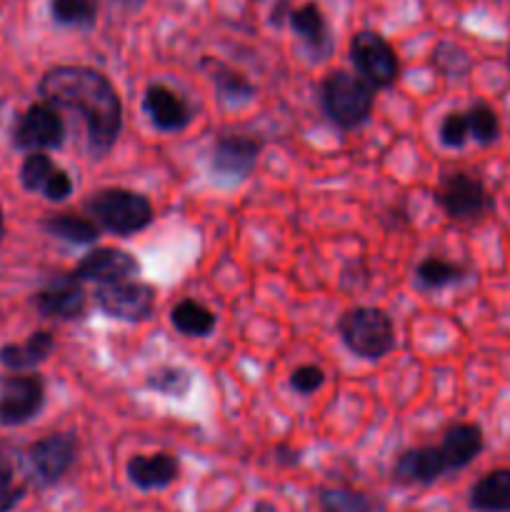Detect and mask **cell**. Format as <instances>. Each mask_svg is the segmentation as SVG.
Here are the masks:
<instances>
[{
	"instance_id": "obj_1",
	"label": "cell",
	"mask_w": 510,
	"mask_h": 512,
	"mask_svg": "<svg viewBox=\"0 0 510 512\" xmlns=\"http://www.w3.org/2000/svg\"><path fill=\"white\" fill-rule=\"evenodd\" d=\"M40 98L55 110H78L85 120L88 153L93 160L105 158L118 143L123 130V103L113 83L88 65H58L40 80Z\"/></svg>"
},
{
	"instance_id": "obj_2",
	"label": "cell",
	"mask_w": 510,
	"mask_h": 512,
	"mask_svg": "<svg viewBox=\"0 0 510 512\" xmlns=\"http://www.w3.org/2000/svg\"><path fill=\"white\" fill-rule=\"evenodd\" d=\"M85 208H88L95 225H100L108 233L120 235V238L140 233L155 218L153 203L145 195L125 188L98 190V193L90 195Z\"/></svg>"
},
{
	"instance_id": "obj_3",
	"label": "cell",
	"mask_w": 510,
	"mask_h": 512,
	"mask_svg": "<svg viewBox=\"0 0 510 512\" xmlns=\"http://www.w3.org/2000/svg\"><path fill=\"white\" fill-rule=\"evenodd\" d=\"M338 333L350 353L363 360H380L395 348L393 320L380 308H350L340 318Z\"/></svg>"
},
{
	"instance_id": "obj_4",
	"label": "cell",
	"mask_w": 510,
	"mask_h": 512,
	"mask_svg": "<svg viewBox=\"0 0 510 512\" xmlns=\"http://www.w3.org/2000/svg\"><path fill=\"white\" fill-rule=\"evenodd\" d=\"M375 105V88L360 75L335 70L323 80V108L335 125L353 130L370 118Z\"/></svg>"
},
{
	"instance_id": "obj_5",
	"label": "cell",
	"mask_w": 510,
	"mask_h": 512,
	"mask_svg": "<svg viewBox=\"0 0 510 512\" xmlns=\"http://www.w3.org/2000/svg\"><path fill=\"white\" fill-rule=\"evenodd\" d=\"M350 60L358 68L360 78L373 88H390L398 80V55L383 35L373 30H360L350 40Z\"/></svg>"
},
{
	"instance_id": "obj_6",
	"label": "cell",
	"mask_w": 510,
	"mask_h": 512,
	"mask_svg": "<svg viewBox=\"0 0 510 512\" xmlns=\"http://www.w3.org/2000/svg\"><path fill=\"white\" fill-rule=\"evenodd\" d=\"M95 305L108 318L125 320V323H143L155 310V290L140 280L100 285L95 290Z\"/></svg>"
},
{
	"instance_id": "obj_7",
	"label": "cell",
	"mask_w": 510,
	"mask_h": 512,
	"mask_svg": "<svg viewBox=\"0 0 510 512\" xmlns=\"http://www.w3.org/2000/svg\"><path fill=\"white\" fill-rule=\"evenodd\" d=\"M435 200L453 220H478L490 210V198L483 183L468 173L445 175L435 190Z\"/></svg>"
},
{
	"instance_id": "obj_8",
	"label": "cell",
	"mask_w": 510,
	"mask_h": 512,
	"mask_svg": "<svg viewBox=\"0 0 510 512\" xmlns=\"http://www.w3.org/2000/svg\"><path fill=\"white\" fill-rule=\"evenodd\" d=\"M263 140L253 135H220L210 150V173L218 180H245L253 175Z\"/></svg>"
},
{
	"instance_id": "obj_9",
	"label": "cell",
	"mask_w": 510,
	"mask_h": 512,
	"mask_svg": "<svg viewBox=\"0 0 510 512\" xmlns=\"http://www.w3.org/2000/svg\"><path fill=\"white\" fill-rule=\"evenodd\" d=\"M65 123L58 110L48 103H35L18 118L13 130V143L23 150L43 153L63 145Z\"/></svg>"
},
{
	"instance_id": "obj_10",
	"label": "cell",
	"mask_w": 510,
	"mask_h": 512,
	"mask_svg": "<svg viewBox=\"0 0 510 512\" xmlns=\"http://www.w3.org/2000/svg\"><path fill=\"white\" fill-rule=\"evenodd\" d=\"M45 385L38 375L0 380V425H23L43 410Z\"/></svg>"
},
{
	"instance_id": "obj_11",
	"label": "cell",
	"mask_w": 510,
	"mask_h": 512,
	"mask_svg": "<svg viewBox=\"0 0 510 512\" xmlns=\"http://www.w3.org/2000/svg\"><path fill=\"white\" fill-rule=\"evenodd\" d=\"M78 450L75 435L55 433L28 448V465L40 485H55L70 470Z\"/></svg>"
},
{
	"instance_id": "obj_12",
	"label": "cell",
	"mask_w": 510,
	"mask_h": 512,
	"mask_svg": "<svg viewBox=\"0 0 510 512\" xmlns=\"http://www.w3.org/2000/svg\"><path fill=\"white\" fill-rule=\"evenodd\" d=\"M140 273V263L120 248H95L85 255L73 270V278L80 283H123V280H133Z\"/></svg>"
},
{
	"instance_id": "obj_13",
	"label": "cell",
	"mask_w": 510,
	"mask_h": 512,
	"mask_svg": "<svg viewBox=\"0 0 510 512\" xmlns=\"http://www.w3.org/2000/svg\"><path fill=\"white\" fill-rule=\"evenodd\" d=\"M143 108L148 113L150 123L160 130V133H180L193 123V105L188 100L180 98L165 85L153 83L148 85L143 95Z\"/></svg>"
},
{
	"instance_id": "obj_14",
	"label": "cell",
	"mask_w": 510,
	"mask_h": 512,
	"mask_svg": "<svg viewBox=\"0 0 510 512\" xmlns=\"http://www.w3.org/2000/svg\"><path fill=\"white\" fill-rule=\"evenodd\" d=\"M20 183L30 193H43L48 200H65L73 193V180L45 153H30L20 168Z\"/></svg>"
},
{
	"instance_id": "obj_15",
	"label": "cell",
	"mask_w": 510,
	"mask_h": 512,
	"mask_svg": "<svg viewBox=\"0 0 510 512\" xmlns=\"http://www.w3.org/2000/svg\"><path fill=\"white\" fill-rule=\"evenodd\" d=\"M35 308H38L45 318L78 320L85 310L83 283L75 280L73 275L53 278L38 295H35Z\"/></svg>"
},
{
	"instance_id": "obj_16",
	"label": "cell",
	"mask_w": 510,
	"mask_h": 512,
	"mask_svg": "<svg viewBox=\"0 0 510 512\" xmlns=\"http://www.w3.org/2000/svg\"><path fill=\"white\" fill-rule=\"evenodd\" d=\"M180 463L170 453L155 455H133L128 460V478L140 490H160L168 488L178 478Z\"/></svg>"
},
{
	"instance_id": "obj_17",
	"label": "cell",
	"mask_w": 510,
	"mask_h": 512,
	"mask_svg": "<svg viewBox=\"0 0 510 512\" xmlns=\"http://www.w3.org/2000/svg\"><path fill=\"white\" fill-rule=\"evenodd\" d=\"M290 28L303 38L315 60H323L333 53V38H330L328 20L323 10L315 3H305L290 13Z\"/></svg>"
},
{
	"instance_id": "obj_18",
	"label": "cell",
	"mask_w": 510,
	"mask_h": 512,
	"mask_svg": "<svg viewBox=\"0 0 510 512\" xmlns=\"http://www.w3.org/2000/svg\"><path fill=\"white\" fill-rule=\"evenodd\" d=\"M445 460L440 455V448L425 445V448L405 450L393 468V478L398 483H420L428 485L438 480L445 473Z\"/></svg>"
},
{
	"instance_id": "obj_19",
	"label": "cell",
	"mask_w": 510,
	"mask_h": 512,
	"mask_svg": "<svg viewBox=\"0 0 510 512\" xmlns=\"http://www.w3.org/2000/svg\"><path fill=\"white\" fill-rule=\"evenodd\" d=\"M480 450H483V433H480L478 425L470 423L453 425L440 443V455H443L448 470L465 468L478 458Z\"/></svg>"
},
{
	"instance_id": "obj_20",
	"label": "cell",
	"mask_w": 510,
	"mask_h": 512,
	"mask_svg": "<svg viewBox=\"0 0 510 512\" xmlns=\"http://www.w3.org/2000/svg\"><path fill=\"white\" fill-rule=\"evenodd\" d=\"M200 70L210 78V83L215 85L218 95L223 100H230V103H243V100H250L255 95V85L245 78L243 73H238L235 68H230L228 63L218 58H203L200 63Z\"/></svg>"
},
{
	"instance_id": "obj_21",
	"label": "cell",
	"mask_w": 510,
	"mask_h": 512,
	"mask_svg": "<svg viewBox=\"0 0 510 512\" xmlns=\"http://www.w3.org/2000/svg\"><path fill=\"white\" fill-rule=\"evenodd\" d=\"M470 505L480 512H510V470H493L470 490Z\"/></svg>"
},
{
	"instance_id": "obj_22",
	"label": "cell",
	"mask_w": 510,
	"mask_h": 512,
	"mask_svg": "<svg viewBox=\"0 0 510 512\" xmlns=\"http://www.w3.org/2000/svg\"><path fill=\"white\" fill-rule=\"evenodd\" d=\"M53 348H55L53 335L40 330V333L30 335L25 343L5 345V348L0 350V363L10 370H28V368H35V365H40L43 360H48V355L53 353Z\"/></svg>"
},
{
	"instance_id": "obj_23",
	"label": "cell",
	"mask_w": 510,
	"mask_h": 512,
	"mask_svg": "<svg viewBox=\"0 0 510 512\" xmlns=\"http://www.w3.org/2000/svg\"><path fill=\"white\" fill-rule=\"evenodd\" d=\"M170 323L180 335L188 338H205L215 330V315L198 300H180L170 310Z\"/></svg>"
},
{
	"instance_id": "obj_24",
	"label": "cell",
	"mask_w": 510,
	"mask_h": 512,
	"mask_svg": "<svg viewBox=\"0 0 510 512\" xmlns=\"http://www.w3.org/2000/svg\"><path fill=\"white\" fill-rule=\"evenodd\" d=\"M45 233H50L53 238L65 240V243L73 245H90L98 240L100 228L93 223L90 218H83V215H73V213H60V215H50L48 220L43 223Z\"/></svg>"
},
{
	"instance_id": "obj_25",
	"label": "cell",
	"mask_w": 510,
	"mask_h": 512,
	"mask_svg": "<svg viewBox=\"0 0 510 512\" xmlns=\"http://www.w3.org/2000/svg\"><path fill=\"white\" fill-rule=\"evenodd\" d=\"M50 15L60 25L90 30L98 20V0H50Z\"/></svg>"
},
{
	"instance_id": "obj_26",
	"label": "cell",
	"mask_w": 510,
	"mask_h": 512,
	"mask_svg": "<svg viewBox=\"0 0 510 512\" xmlns=\"http://www.w3.org/2000/svg\"><path fill=\"white\" fill-rule=\"evenodd\" d=\"M415 275H418V283L425 285V288H445V285H453L458 280H463L465 270L460 265L450 263V260L443 258H425L423 263L415 268Z\"/></svg>"
},
{
	"instance_id": "obj_27",
	"label": "cell",
	"mask_w": 510,
	"mask_h": 512,
	"mask_svg": "<svg viewBox=\"0 0 510 512\" xmlns=\"http://www.w3.org/2000/svg\"><path fill=\"white\" fill-rule=\"evenodd\" d=\"M465 120H468V130L478 143L488 145L498 138L500 133V125H498V115L490 105L485 103H475L473 108L465 113Z\"/></svg>"
},
{
	"instance_id": "obj_28",
	"label": "cell",
	"mask_w": 510,
	"mask_h": 512,
	"mask_svg": "<svg viewBox=\"0 0 510 512\" xmlns=\"http://www.w3.org/2000/svg\"><path fill=\"white\" fill-rule=\"evenodd\" d=\"M190 385H193V378L183 368H160L148 378V388L158 390L168 398H185Z\"/></svg>"
},
{
	"instance_id": "obj_29",
	"label": "cell",
	"mask_w": 510,
	"mask_h": 512,
	"mask_svg": "<svg viewBox=\"0 0 510 512\" xmlns=\"http://www.w3.org/2000/svg\"><path fill=\"white\" fill-rule=\"evenodd\" d=\"M320 505H323V512H370L368 498L350 490H323Z\"/></svg>"
},
{
	"instance_id": "obj_30",
	"label": "cell",
	"mask_w": 510,
	"mask_h": 512,
	"mask_svg": "<svg viewBox=\"0 0 510 512\" xmlns=\"http://www.w3.org/2000/svg\"><path fill=\"white\" fill-rule=\"evenodd\" d=\"M433 63L445 75H460L470 68V60L465 55V50H460L453 43H440L433 53Z\"/></svg>"
},
{
	"instance_id": "obj_31",
	"label": "cell",
	"mask_w": 510,
	"mask_h": 512,
	"mask_svg": "<svg viewBox=\"0 0 510 512\" xmlns=\"http://www.w3.org/2000/svg\"><path fill=\"white\" fill-rule=\"evenodd\" d=\"M25 488L20 483H15V475L10 463L5 460V455L0 453V512H10L15 505L23 500Z\"/></svg>"
},
{
	"instance_id": "obj_32",
	"label": "cell",
	"mask_w": 510,
	"mask_h": 512,
	"mask_svg": "<svg viewBox=\"0 0 510 512\" xmlns=\"http://www.w3.org/2000/svg\"><path fill=\"white\" fill-rule=\"evenodd\" d=\"M470 138L468 120L465 113H448L440 123V143L448 145V148H463Z\"/></svg>"
},
{
	"instance_id": "obj_33",
	"label": "cell",
	"mask_w": 510,
	"mask_h": 512,
	"mask_svg": "<svg viewBox=\"0 0 510 512\" xmlns=\"http://www.w3.org/2000/svg\"><path fill=\"white\" fill-rule=\"evenodd\" d=\"M323 383L325 373L318 365H303V368L293 370V375H290V385H293V390H298L300 395L315 393V390L323 388Z\"/></svg>"
},
{
	"instance_id": "obj_34",
	"label": "cell",
	"mask_w": 510,
	"mask_h": 512,
	"mask_svg": "<svg viewBox=\"0 0 510 512\" xmlns=\"http://www.w3.org/2000/svg\"><path fill=\"white\" fill-rule=\"evenodd\" d=\"M120 5H123L125 10H135V8H140V5H143V0H118Z\"/></svg>"
},
{
	"instance_id": "obj_35",
	"label": "cell",
	"mask_w": 510,
	"mask_h": 512,
	"mask_svg": "<svg viewBox=\"0 0 510 512\" xmlns=\"http://www.w3.org/2000/svg\"><path fill=\"white\" fill-rule=\"evenodd\" d=\"M5 233V220H3V208H0V238H3Z\"/></svg>"
},
{
	"instance_id": "obj_36",
	"label": "cell",
	"mask_w": 510,
	"mask_h": 512,
	"mask_svg": "<svg viewBox=\"0 0 510 512\" xmlns=\"http://www.w3.org/2000/svg\"><path fill=\"white\" fill-rule=\"evenodd\" d=\"M255 512H270V510H268V508H258Z\"/></svg>"
},
{
	"instance_id": "obj_37",
	"label": "cell",
	"mask_w": 510,
	"mask_h": 512,
	"mask_svg": "<svg viewBox=\"0 0 510 512\" xmlns=\"http://www.w3.org/2000/svg\"><path fill=\"white\" fill-rule=\"evenodd\" d=\"M508 65H510V45H508Z\"/></svg>"
}]
</instances>
